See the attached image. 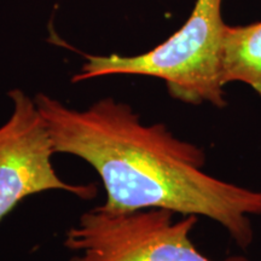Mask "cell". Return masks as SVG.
Instances as JSON below:
<instances>
[{
  "label": "cell",
  "mask_w": 261,
  "mask_h": 261,
  "mask_svg": "<svg viewBox=\"0 0 261 261\" xmlns=\"http://www.w3.org/2000/svg\"><path fill=\"white\" fill-rule=\"evenodd\" d=\"M34 100L55 152L92 166L106 189L107 207L202 215L226 228L241 248L250 246L249 215L261 214V190L205 173L200 146L177 138L162 123L145 125L128 104L110 97L85 110L42 93Z\"/></svg>",
  "instance_id": "cell-1"
},
{
  "label": "cell",
  "mask_w": 261,
  "mask_h": 261,
  "mask_svg": "<svg viewBox=\"0 0 261 261\" xmlns=\"http://www.w3.org/2000/svg\"><path fill=\"white\" fill-rule=\"evenodd\" d=\"M223 0H197L185 24L165 42L138 56H86L74 83L108 75L159 77L169 94L189 104L225 107L223 51L227 25L221 17Z\"/></svg>",
  "instance_id": "cell-2"
},
{
  "label": "cell",
  "mask_w": 261,
  "mask_h": 261,
  "mask_svg": "<svg viewBox=\"0 0 261 261\" xmlns=\"http://www.w3.org/2000/svg\"><path fill=\"white\" fill-rule=\"evenodd\" d=\"M173 214L161 208H91L65 233L69 261H211L190 240L198 217L174 220Z\"/></svg>",
  "instance_id": "cell-3"
},
{
  "label": "cell",
  "mask_w": 261,
  "mask_h": 261,
  "mask_svg": "<svg viewBox=\"0 0 261 261\" xmlns=\"http://www.w3.org/2000/svg\"><path fill=\"white\" fill-rule=\"evenodd\" d=\"M9 97L12 113L0 126V221L22 200L39 192L61 190L93 198V185L69 184L55 171L54 143L35 100L18 89L10 91Z\"/></svg>",
  "instance_id": "cell-4"
},
{
  "label": "cell",
  "mask_w": 261,
  "mask_h": 261,
  "mask_svg": "<svg viewBox=\"0 0 261 261\" xmlns=\"http://www.w3.org/2000/svg\"><path fill=\"white\" fill-rule=\"evenodd\" d=\"M223 81H241L261 96V22L228 27L223 51Z\"/></svg>",
  "instance_id": "cell-5"
}]
</instances>
